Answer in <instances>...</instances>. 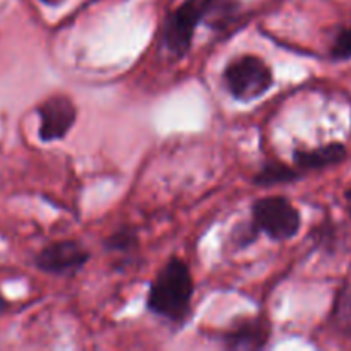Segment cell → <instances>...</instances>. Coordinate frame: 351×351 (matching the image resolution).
I'll return each instance as SVG.
<instances>
[{
	"instance_id": "cell-2",
	"label": "cell",
	"mask_w": 351,
	"mask_h": 351,
	"mask_svg": "<svg viewBox=\"0 0 351 351\" xmlns=\"http://www.w3.org/2000/svg\"><path fill=\"white\" fill-rule=\"evenodd\" d=\"M221 0H185L163 24V45L170 53L182 57L194 41V33L206 16L216 12Z\"/></svg>"
},
{
	"instance_id": "cell-3",
	"label": "cell",
	"mask_w": 351,
	"mask_h": 351,
	"mask_svg": "<svg viewBox=\"0 0 351 351\" xmlns=\"http://www.w3.org/2000/svg\"><path fill=\"white\" fill-rule=\"evenodd\" d=\"M226 89L239 101H254L269 91L273 86V72L263 58L243 55L225 69Z\"/></svg>"
},
{
	"instance_id": "cell-5",
	"label": "cell",
	"mask_w": 351,
	"mask_h": 351,
	"mask_svg": "<svg viewBox=\"0 0 351 351\" xmlns=\"http://www.w3.org/2000/svg\"><path fill=\"white\" fill-rule=\"evenodd\" d=\"M38 115H40V139L43 143H51L67 136L75 123L77 110L69 96L55 95L41 103Z\"/></svg>"
},
{
	"instance_id": "cell-1",
	"label": "cell",
	"mask_w": 351,
	"mask_h": 351,
	"mask_svg": "<svg viewBox=\"0 0 351 351\" xmlns=\"http://www.w3.org/2000/svg\"><path fill=\"white\" fill-rule=\"evenodd\" d=\"M194 280L187 264L171 257L151 283L147 311L170 322H184L191 312Z\"/></svg>"
},
{
	"instance_id": "cell-6",
	"label": "cell",
	"mask_w": 351,
	"mask_h": 351,
	"mask_svg": "<svg viewBox=\"0 0 351 351\" xmlns=\"http://www.w3.org/2000/svg\"><path fill=\"white\" fill-rule=\"evenodd\" d=\"M89 261V252L74 240H62L45 247L34 259L40 271L50 274H74Z\"/></svg>"
},
{
	"instance_id": "cell-14",
	"label": "cell",
	"mask_w": 351,
	"mask_h": 351,
	"mask_svg": "<svg viewBox=\"0 0 351 351\" xmlns=\"http://www.w3.org/2000/svg\"><path fill=\"white\" fill-rule=\"evenodd\" d=\"M345 201H346V209H348L350 216H351V189L345 192Z\"/></svg>"
},
{
	"instance_id": "cell-4",
	"label": "cell",
	"mask_w": 351,
	"mask_h": 351,
	"mask_svg": "<svg viewBox=\"0 0 351 351\" xmlns=\"http://www.w3.org/2000/svg\"><path fill=\"white\" fill-rule=\"evenodd\" d=\"M252 223L261 233L276 242L293 239L302 225L298 209L281 195L257 199L252 206Z\"/></svg>"
},
{
	"instance_id": "cell-9",
	"label": "cell",
	"mask_w": 351,
	"mask_h": 351,
	"mask_svg": "<svg viewBox=\"0 0 351 351\" xmlns=\"http://www.w3.org/2000/svg\"><path fill=\"white\" fill-rule=\"evenodd\" d=\"M300 173L288 165L281 163V161L271 160L263 165L257 175L254 177V184L259 187H274V185H285L291 184V182L298 180Z\"/></svg>"
},
{
	"instance_id": "cell-11",
	"label": "cell",
	"mask_w": 351,
	"mask_h": 351,
	"mask_svg": "<svg viewBox=\"0 0 351 351\" xmlns=\"http://www.w3.org/2000/svg\"><path fill=\"white\" fill-rule=\"evenodd\" d=\"M137 235L130 228H120L119 232L113 233L112 237L105 240V247L110 252H122L129 254L136 249Z\"/></svg>"
},
{
	"instance_id": "cell-15",
	"label": "cell",
	"mask_w": 351,
	"mask_h": 351,
	"mask_svg": "<svg viewBox=\"0 0 351 351\" xmlns=\"http://www.w3.org/2000/svg\"><path fill=\"white\" fill-rule=\"evenodd\" d=\"M7 307H9V304H7V300L2 297V293H0V315L7 311Z\"/></svg>"
},
{
	"instance_id": "cell-7",
	"label": "cell",
	"mask_w": 351,
	"mask_h": 351,
	"mask_svg": "<svg viewBox=\"0 0 351 351\" xmlns=\"http://www.w3.org/2000/svg\"><path fill=\"white\" fill-rule=\"evenodd\" d=\"M271 329L263 319H245L221 335V343L228 350H261L269 341Z\"/></svg>"
},
{
	"instance_id": "cell-12",
	"label": "cell",
	"mask_w": 351,
	"mask_h": 351,
	"mask_svg": "<svg viewBox=\"0 0 351 351\" xmlns=\"http://www.w3.org/2000/svg\"><path fill=\"white\" fill-rule=\"evenodd\" d=\"M331 57L335 60H350L351 58V26L343 29L336 36L335 45L331 48Z\"/></svg>"
},
{
	"instance_id": "cell-8",
	"label": "cell",
	"mask_w": 351,
	"mask_h": 351,
	"mask_svg": "<svg viewBox=\"0 0 351 351\" xmlns=\"http://www.w3.org/2000/svg\"><path fill=\"white\" fill-rule=\"evenodd\" d=\"M346 147L341 143H331L317 149L295 151L293 160L300 170H324V168L345 161Z\"/></svg>"
},
{
	"instance_id": "cell-13",
	"label": "cell",
	"mask_w": 351,
	"mask_h": 351,
	"mask_svg": "<svg viewBox=\"0 0 351 351\" xmlns=\"http://www.w3.org/2000/svg\"><path fill=\"white\" fill-rule=\"evenodd\" d=\"M259 230L256 228L252 221L247 223V225H239L235 230H233V235H232V242L233 245L237 247H245L249 243H252L254 240L257 239L259 235Z\"/></svg>"
},
{
	"instance_id": "cell-10",
	"label": "cell",
	"mask_w": 351,
	"mask_h": 351,
	"mask_svg": "<svg viewBox=\"0 0 351 351\" xmlns=\"http://www.w3.org/2000/svg\"><path fill=\"white\" fill-rule=\"evenodd\" d=\"M331 324L339 335L351 338V280L339 290L331 312Z\"/></svg>"
},
{
	"instance_id": "cell-16",
	"label": "cell",
	"mask_w": 351,
	"mask_h": 351,
	"mask_svg": "<svg viewBox=\"0 0 351 351\" xmlns=\"http://www.w3.org/2000/svg\"><path fill=\"white\" fill-rule=\"evenodd\" d=\"M40 2L47 3V5H51V7H55V5H60V3L64 2V0H40Z\"/></svg>"
}]
</instances>
